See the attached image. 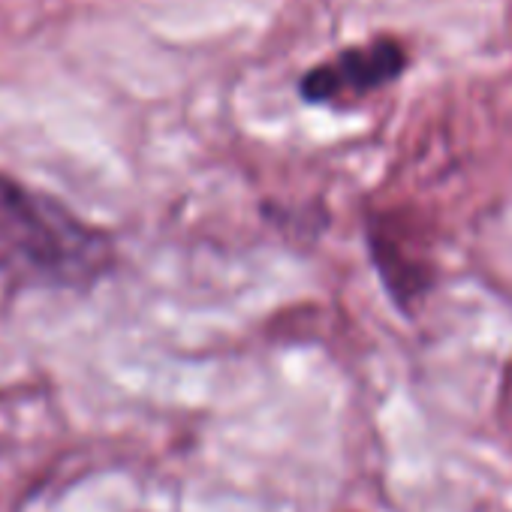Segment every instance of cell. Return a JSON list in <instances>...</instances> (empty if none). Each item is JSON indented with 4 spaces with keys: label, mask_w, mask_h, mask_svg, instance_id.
Listing matches in <instances>:
<instances>
[{
    "label": "cell",
    "mask_w": 512,
    "mask_h": 512,
    "mask_svg": "<svg viewBox=\"0 0 512 512\" xmlns=\"http://www.w3.org/2000/svg\"><path fill=\"white\" fill-rule=\"evenodd\" d=\"M106 229L82 220L52 193L0 172V278L19 287L88 293L115 272Z\"/></svg>",
    "instance_id": "cell-1"
},
{
    "label": "cell",
    "mask_w": 512,
    "mask_h": 512,
    "mask_svg": "<svg viewBox=\"0 0 512 512\" xmlns=\"http://www.w3.org/2000/svg\"><path fill=\"white\" fill-rule=\"evenodd\" d=\"M407 64H410L407 49L398 40L377 37L371 43L338 52L332 61L320 67H311L299 82V94L317 106H326L347 94H356V97L374 94L392 85L407 70Z\"/></svg>",
    "instance_id": "cell-2"
},
{
    "label": "cell",
    "mask_w": 512,
    "mask_h": 512,
    "mask_svg": "<svg viewBox=\"0 0 512 512\" xmlns=\"http://www.w3.org/2000/svg\"><path fill=\"white\" fill-rule=\"evenodd\" d=\"M368 250H371V260H374L392 302L401 311H410V305H416L425 296V290L431 287V272H425V266H419L413 256H404L401 244L389 232L371 229Z\"/></svg>",
    "instance_id": "cell-3"
}]
</instances>
